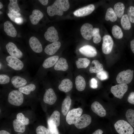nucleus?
<instances>
[{
    "mask_svg": "<svg viewBox=\"0 0 134 134\" xmlns=\"http://www.w3.org/2000/svg\"><path fill=\"white\" fill-rule=\"evenodd\" d=\"M126 117L130 124L134 128V110L128 109L126 112Z\"/></svg>",
    "mask_w": 134,
    "mask_h": 134,
    "instance_id": "nucleus-37",
    "label": "nucleus"
},
{
    "mask_svg": "<svg viewBox=\"0 0 134 134\" xmlns=\"http://www.w3.org/2000/svg\"><path fill=\"white\" fill-rule=\"evenodd\" d=\"M79 50L81 53L88 57H94L97 54L95 48L90 45H86L83 46L80 48Z\"/></svg>",
    "mask_w": 134,
    "mask_h": 134,
    "instance_id": "nucleus-14",
    "label": "nucleus"
},
{
    "mask_svg": "<svg viewBox=\"0 0 134 134\" xmlns=\"http://www.w3.org/2000/svg\"><path fill=\"white\" fill-rule=\"evenodd\" d=\"M2 11H0V14H2Z\"/></svg>",
    "mask_w": 134,
    "mask_h": 134,
    "instance_id": "nucleus-54",
    "label": "nucleus"
},
{
    "mask_svg": "<svg viewBox=\"0 0 134 134\" xmlns=\"http://www.w3.org/2000/svg\"><path fill=\"white\" fill-rule=\"evenodd\" d=\"M61 46L60 42L57 41L47 45L44 49V52L47 54L52 55L56 53Z\"/></svg>",
    "mask_w": 134,
    "mask_h": 134,
    "instance_id": "nucleus-18",
    "label": "nucleus"
},
{
    "mask_svg": "<svg viewBox=\"0 0 134 134\" xmlns=\"http://www.w3.org/2000/svg\"><path fill=\"white\" fill-rule=\"evenodd\" d=\"M90 86L92 88L95 89L97 88L98 85L97 80L95 78H92L90 81Z\"/></svg>",
    "mask_w": 134,
    "mask_h": 134,
    "instance_id": "nucleus-46",
    "label": "nucleus"
},
{
    "mask_svg": "<svg viewBox=\"0 0 134 134\" xmlns=\"http://www.w3.org/2000/svg\"><path fill=\"white\" fill-rule=\"evenodd\" d=\"M125 9L124 4L121 2L116 3L114 5V11L117 17L121 18L123 15Z\"/></svg>",
    "mask_w": 134,
    "mask_h": 134,
    "instance_id": "nucleus-28",
    "label": "nucleus"
},
{
    "mask_svg": "<svg viewBox=\"0 0 134 134\" xmlns=\"http://www.w3.org/2000/svg\"><path fill=\"white\" fill-rule=\"evenodd\" d=\"M20 134V133H19V134Z\"/></svg>",
    "mask_w": 134,
    "mask_h": 134,
    "instance_id": "nucleus-56",
    "label": "nucleus"
},
{
    "mask_svg": "<svg viewBox=\"0 0 134 134\" xmlns=\"http://www.w3.org/2000/svg\"><path fill=\"white\" fill-rule=\"evenodd\" d=\"M13 125L14 130L16 132L23 133L25 131V125L17 119L13 120Z\"/></svg>",
    "mask_w": 134,
    "mask_h": 134,
    "instance_id": "nucleus-29",
    "label": "nucleus"
},
{
    "mask_svg": "<svg viewBox=\"0 0 134 134\" xmlns=\"http://www.w3.org/2000/svg\"><path fill=\"white\" fill-rule=\"evenodd\" d=\"M58 56L56 55L49 57L44 61L42 66L44 68H49L53 66L59 60Z\"/></svg>",
    "mask_w": 134,
    "mask_h": 134,
    "instance_id": "nucleus-25",
    "label": "nucleus"
},
{
    "mask_svg": "<svg viewBox=\"0 0 134 134\" xmlns=\"http://www.w3.org/2000/svg\"><path fill=\"white\" fill-rule=\"evenodd\" d=\"M127 15L130 21L134 23V7L131 6L129 7L127 11Z\"/></svg>",
    "mask_w": 134,
    "mask_h": 134,
    "instance_id": "nucleus-41",
    "label": "nucleus"
},
{
    "mask_svg": "<svg viewBox=\"0 0 134 134\" xmlns=\"http://www.w3.org/2000/svg\"><path fill=\"white\" fill-rule=\"evenodd\" d=\"M3 7V5L1 2H0V9L2 8Z\"/></svg>",
    "mask_w": 134,
    "mask_h": 134,
    "instance_id": "nucleus-53",
    "label": "nucleus"
},
{
    "mask_svg": "<svg viewBox=\"0 0 134 134\" xmlns=\"http://www.w3.org/2000/svg\"><path fill=\"white\" fill-rule=\"evenodd\" d=\"M91 117L90 115L84 114L78 119L74 125L78 129H82L89 125L91 123Z\"/></svg>",
    "mask_w": 134,
    "mask_h": 134,
    "instance_id": "nucleus-9",
    "label": "nucleus"
},
{
    "mask_svg": "<svg viewBox=\"0 0 134 134\" xmlns=\"http://www.w3.org/2000/svg\"><path fill=\"white\" fill-rule=\"evenodd\" d=\"M23 19L20 17L16 18L15 20V22L19 25L22 24L23 23Z\"/></svg>",
    "mask_w": 134,
    "mask_h": 134,
    "instance_id": "nucleus-48",
    "label": "nucleus"
},
{
    "mask_svg": "<svg viewBox=\"0 0 134 134\" xmlns=\"http://www.w3.org/2000/svg\"><path fill=\"white\" fill-rule=\"evenodd\" d=\"M10 81V78L6 74H1L0 75V84H4L9 83Z\"/></svg>",
    "mask_w": 134,
    "mask_h": 134,
    "instance_id": "nucleus-45",
    "label": "nucleus"
},
{
    "mask_svg": "<svg viewBox=\"0 0 134 134\" xmlns=\"http://www.w3.org/2000/svg\"><path fill=\"white\" fill-rule=\"evenodd\" d=\"M115 129L119 134H133L134 130L130 124L122 120L117 121L114 125Z\"/></svg>",
    "mask_w": 134,
    "mask_h": 134,
    "instance_id": "nucleus-2",
    "label": "nucleus"
},
{
    "mask_svg": "<svg viewBox=\"0 0 134 134\" xmlns=\"http://www.w3.org/2000/svg\"><path fill=\"white\" fill-rule=\"evenodd\" d=\"M95 9L94 5L90 4L77 9L73 12V14L77 17H84L91 14Z\"/></svg>",
    "mask_w": 134,
    "mask_h": 134,
    "instance_id": "nucleus-10",
    "label": "nucleus"
},
{
    "mask_svg": "<svg viewBox=\"0 0 134 134\" xmlns=\"http://www.w3.org/2000/svg\"><path fill=\"white\" fill-rule=\"evenodd\" d=\"M0 134H10L9 133L6 131L1 130L0 131Z\"/></svg>",
    "mask_w": 134,
    "mask_h": 134,
    "instance_id": "nucleus-52",
    "label": "nucleus"
},
{
    "mask_svg": "<svg viewBox=\"0 0 134 134\" xmlns=\"http://www.w3.org/2000/svg\"><path fill=\"white\" fill-rule=\"evenodd\" d=\"M90 62V60L87 58H79L75 63L77 68L79 69L86 68Z\"/></svg>",
    "mask_w": 134,
    "mask_h": 134,
    "instance_id": "nucleus-34",
    "label": "nucleus"
},
{
    "mask_svg": "<svg viewBox=\"0 0 134 134\" xmlns=\"http://www.w3.org/2000/svg\"><path fill=\"white\" fill-rule=\"evenodd\" d=\"M73 84L69 79H64L62 80L58 86L59 89L65 93L70 91L73 87Z\"/></svg>",
    "mask_w": 134,
    "mask_h": 134,
    "instance_id": "nucleus-20",
    "label": "nucleus"
},
{
    "mask_svg": "<svg viewBox=\"0 0 134 134\" xmlns=\"http://www.w3.org/2000/svg\"><path fill=\"white\" fill-rule=\"evenodd\" d=\"M16 118L25 125H27L29 123V119L25 117L22 113H18L17 115Z\"/></svg>",
    "mask_w": 134,
    "mask_h": 134,
    "instance_id": "nucleus-40",
    "label": "nucleus"
},
{
    "mask_svg": "<svg viewBox=\"0 0 134 134\" xmlns=\"http://www.w3.org/2000/svg\"><path fill=\"white\" fill-rule=\"evenodd\" d=\"M121 23L122 28L125 30H129L131 28V24L126 14L123 15L122 17Z\"/></svg>",
    "mask_w": 134,
    "mask_h": 134,
    "instance_id": "nucleus-32",
    "label": "nucleus"
},
{
    "mask_svg": "<svg viewBox=\"0 0 134 134\" xmlns=\"http://www.w3.org/2000/svg\"><path fill=\"white\" fill-rule=\"evenodd\" d=\"M43 14L39 10L35 9L32 12V14L29 16V18L31 23L36 25L43 17Z\"/></svg>",
    "mask_w": 134,
    "mask_h": 134,
    "instance_id": "nucleus-21",
    "label": "nucleus"
},
{
    "mask_svg": "<svg viewBox=\"0 0 134 134\" xmlns=\"http://www.w3.org/2000/svg\"><path fill=\"white\" fill-rule=\"evenodd\" d=\"M96 76L100 80L102 81L107 79L108 78L107 73L103 70L97 73Z\"/></svg>",
    "mask_w": 134,
    "mask_h": 134,
    "instance_id": "nucleus-44",
    "label": "nucleus"
},
{
    "mask_svg": "<svg viewBox=\"0 0 134 134\" xmlns=\"http://www.w3.org/2000/svg\"><path fill=\"white\" fill-rule=\"evenodd\" d=\"M92 37L93 38V40L94 43L97 44L100 42L101 38L100 34V30L99 28H93Z\"/></svg>",
    "mask_w": 134,
    "mask_h": 134,
    "instance_id": "nucleus-36",
    "label": "nucleus"
},
{
    "mask_svg": "<svg viewBox=\"0 0 134 134\" xmlns=\"http://www.w3.org/2000/svg\"><path fill=\"white\" fill-rule=\"evenodd\" d=\"M130 46L131 50L134 53V39L131 41Z\"/></svg>",
    "mask_w": 134,
    "mask_h": 134,
    "instance_id": "nucleus-50",
    "label": "nucleus"
},
{
    "mask_svg": "<svg viewBox=\"0 0 134 134\" xmlns=\"http://www.w3.org/2000/svg\"><path fill=\"white\" fill-rule=\"evenodd\" d=\"M71 102V98L69 96H67L63 102L61 111L64 115L65 116L67 113L70 105Z\"/></svg>",
    "mask_w": 134,
    "mask_h": 134,
    "instance_id": "nucleus-27",
    "label": "nucleus"
},
{
    "mask_svg": "<svg viewBox=\"0 0 134 134\" xmlns=\"http://www.w3.org/2000/svg\"><path fill=\"white\" fill-rule=\"evenodd\" d=\"M48 130L50 134H59L57 127L52 122L50 121L49 119L48 120Z\"/></svg>",
    "mask_w": 134,
    "mask_h": 134,
    "instance_id": "nucleus-39",
    "label": "nucleus"
},
{
    "mask_svg": "<svg viewBox=\"0 0 134 134\" xmlns=\"http://www.w3.org/2000/svg\"><path fill=\"white\" fill-rule=\"evenodd\" d=\"M30 46L35 52L39 53L42 52V48L41 44L38 39L34 36H32L29 41Z\"/></svg>",
    "mask_w": 134,
    "mask_h": 134,
    "instance_id": "nucleus-16",
    "label": "nucleus"
},
{
    "mask_svg": "<svg viewBox=\"0 0 134 134\" xmlns=\"http://www.w3.org/2000/svg\"><path fill=\"white\" fill-rule=\"evenodd\" d=\"M6 60L8 63L7 65L15 70H21L24 67V65L22 62L16 57L8 56L6 58Z\"/></svg>",
    "mask_w": 134,
    "mask_h": 134,
    "instance_id": "nucleus-8",
    "label": "nucleus"
},
{
    "mask_svg": "<svg viewBox=\"0 0 134 134\" xmlns=\"http://www.w3.org/2000/svg\"><path fill=\"white\" fill-rule=\"evenodd\" d=\"M93 29L92 25L89 23H85L82 26L80 32L81 35L84 39L88 40L91 39Z\"/></svg>",
    "mask_w": 134,
    "mask_h": 134,
    "instance_id": "nucleus-12",
    "label": "nucleus"
},
{
    "mask_svg": "<svg viewBox=\"0 0 134 134\" xmlns=\"http://www.w3.org/2000/svg\"><path fill=\"white\" fill-rule=\"evenodd\" d=\"M44 36L46 40L53 42L58 41L59 39L58 32L53 26L48 28L44 34Z\"/></svg>",
    "mask_w": 134,
    "mask_h": 134,
    "instance_id": "nucleus-13",
    "label": "nucleus"
},
{
    "mask_svg": "<svg viewBox=\"0 0 134 134\" xmlns=\"http://www.w3.org/2000/svg\"><path fill=\"white\" fill-rule=\"evenodd\" d=\"M7 15L10 19L14 22L15 18L20 17L21 15L19 13L13 11H9Z\"/></svg>",
    "mask_w": 134,
    "mask_h": 134,
    "instance_id": "nucleus-43",
    "label": "nucleus"
},
{
    "mask_svg": "<svg viewBox=\"0 0 134 134\" xmlns=\"http://www.w3.org/2000/svg\"><path fill=\"white\" fill-rule=\"evenodd\" d=\"M103 70V66L98 60H93L89 68L91 73H97Z\"/></svg>",
    "mask_w": 134,
    "mask_h": 134,
    "instance_id": "nucleus-24",
    "label": "nucleus"
},
{
    "mask_svg": "<svg viewBox=\"0 0 134 134\" xmlns=\"http://www.w3.org/2000/svg\"><path fill=\"white\" fill-rule=\"evenodd\" d=\"M38 1L42 4L44 5H47L48 1V0H39Z\"/></svg>",
    "mask_w": 134,
    "mask_h": 134,
    "instance_id": "nucleus-51",
    "label": "nucleus"
},
{
    "mask_svg": "<svg viewBox=\"0 0 134 134\" xmlns=\"http://www.w3.org/2000/svg\"><path fill=\"white\" fill-rule=\"evenodd\" d=\"M60 114L57 110L54 111L52 113L49 119L50 121L57 127L60 125Z\"/></svg>",
    "mask_w": 134,
    "mask_h": 134,
    "instance_id": "nucleus-31",
    "label": "nucleus"
},
{
    "mask_svg": "<svg viewBox=\"0 0 134 134\" xmlns=\"http://www.w3.org/2000/svg\"><path fill=\"white\" fill-rule=\"evenodd\" d=\"M134 71L128 69L119 72L116 78L117 82L120 84H128L132 81Z\"/></svg>",
    "mask_w": 134,
    "mask_h": 134,
    "instance_id": "nucleus-4",
    "label": "nucleus"
},
{
    "mask_svg": "<svg viewBox=\"0 0 134 134\" xmlns=\"http://www.w3.org/2000/svg\"><path fill=\"white\" fill-rule=\"evenodd\" d=\"M102 49L103 53L108 54L111 52L113 46V40L109 35H106L102 38Z\"/></svg>",
    "mask_w": 134,
    "mask_h": 134,
    "instance_id": "nucleus-7",
    "label": "nucleus"
},
{
    "mask_svg": "<svg viewBox=\"0 0 134 134\" xmlns=\"http://www.w3.org/2000/svg\"><path fill=\"white\" fill-rule=\"evenodd\" d=\"M127 100L130 103L134 104V92H131Z\"/></svg>",
    "mask_w": 134,
    "mask_h": 134,
    "instance_id": "nucleus-47",
    "label": "nucleus"
},
{
    "mask_svg": "<svg viewBox=\"0 0 134 134\" xmlns=\"http://www.w3.org/2000/svg\"><path fill=\"white\" fill-rule=\"evenodd\" d=\"M1 63H0V69H1Z\"/></svg>",
    "mask_w": 134,
    "mask_h": 134,
    "instance_id": "nucleus-55",
    "label": "nucleus"
},
{
    "mask_svg": "<svg viewBox=\"0 0 134 134\" xmlns=\"http://www.w3.org/2000/svg\"><path fill=\"white\" fill-rule=\"evenodd\" d=\"M92 111L100 117H103L106 115V112L102 106L98 102L96 101L92 103L91 105Z\"/></svg>",
    "mask_w": 134,
    "mask_h": 134,
    "instance_id": "nucleus-17",
    "label": "nucleus"
},
{
    "mask_svg": "<svg viewBox=\"0 0 134 134\" xmlns=\"http://www.w3.org/2000/svg\"><path fill=\"white\" fill-rule=\"evenodd\" d=\"M103 131L101 129H98L92 134H103Z\"/></svg>",
    "mask_w": 134,
    "mask_h": 134,
    "instance_id": "nucleus-49",
    "label": "nucleus"
},
{
    "mask_svg": "<svg viewBox=\"0 0 134 134\" xmlns=\"http://www.w3.org/2000/svg\"><path fill=\"white\" fill-rule=\"evenodd\" d=\"M8 100L10 104L16 106H20L23 102V96L19 91L14 90L9 94Z\"/></svg>",
    "mask_w": 134,
    "mask_h": 134,
    "instance_id": "nucleus-3",
    "label": "nucleus"
},
{
    "mask_svg": "<svg viewBox=\"0 0 134 134\" xmlns=\"http://www.w3.org/2000/svg\"><path fill=\"white\" fill-rule=\"evenodd\" d=\"M36 131L37 134H50L48 129L41 125L39 126L36 128Z\"/></svg>",
    "mask_w": 134,
    "mask_h": 134,
    "instance_id": "nucleus-42",
    "label": "nucleus"
},
{
    "mask_svg": "<svg viewBox=\"0 0 134 134\" xmlns=\"http://www.w3.org/2000/svg\"><path fill=\"white\" fill-rule=\"evenodd\" d=\"M36 88L35 85L33 84H30L19 88V91L26 95L29 94L31 92L34 91Z\"/></svg>",
    "mask_w": 134,
    "mask_h": 134,
    "instance_id": "nucleus-33",
    "label": "nucleus"
},
{
    "mask_svg": "<svg viewBox=\"0 0 134 134\" xmlns=\"http://www.w3.org/2000/svg\"><path fill=\"white\" fill-rule=\"evenodd\" d=\"M4 30L6 34L11 37H15L17 32L13 24L10 21H5L3 24Z\"/></svg>",
    "mask_w": 134,
    "mask_h": 134,
    "instance_id": "nucleus-19",
    "label": "nucleus"
},
{
    "mask_svg": "<svg viewBox=\"0 0 134 134\" xmlns=\"http://www.w3.org/2000/svg\"><path fill=\"white\" fill-rule=\"evenodd\" d=\"M68 67L66 59L61 57L58 60L55 65L54 69L56 70L66 71L68 69Z\"/></svg>",
    "mask_w": 134,
    "mask_h": 134,
    "instance_id": "nucleus-23",
    "label": "nucleus"
},
{
    "mask_svg": "<svg viewBox=\"0 0 134 134\" xmlns=\"http://www.w3.org/2000/svg\"><path fill=\"white\" fill-rule=\"evenodd\" d=\"M12 83L16 88H19L24 86L27 83L26 80L19 76H13L11 80Z\"/></svg>",
    "mask_w": 134,
    "mask_h": 134,
    "instance_id": "nucleus-22",
    "label": "nucleus"
},
{
    "mask_svg": "<svg viewBox=\"0 0 134 134\" xmlns=\"http://www.w3.org/2000/svg\"><path fill=\"white\" fill-rule=\"evenodd\" d=\"M82 112V109L80 107L70 110L67 113L66 118L67 123L70 125L74 124L81 116Z\"/></svg>",
    "mask_w": 134,
    "mask_h": 134,
    "instance_id": "nucleus-5",
    "label": "nucleus"
},
{
    "mask_svg": "<svg viewBox=\"0 0 134 134\" xmlns=\"http://www.w3.org/2000/svg\"><path fill=\"white\" fill-rule=\"evenodd\" d=\"M105 19L107 21L110 20L114 22L117 19V16L114 10L111 7L108 8L106 11Z\"/></svg>",
    "mask_w": 134,
    "mask_h": 134,
    "instance_id": "nucleus-30",
    "label": "nucleus"
},
{
    "mask_svg": "<svg viewBox=\"0 0 134 134\" xmlns=\"http://www.w3.org/2000/svg\"><path fill=\"white\" fill-rule=\"evenodd\" d=\"M10 2L9 3L8 8L10 11H15L18 12L20 10L17 3V0H9Z\"/></svg>",
    "mask_w": 134,
    "mask_h": 134,
    "instance_id": "nucleus-38",
    "label": "nucleus"
},
{
    "mask_svg": "<svg viewBox=\"0 0 134 134\" xmlns=\"http://www.w3.org/2000/svg\"><path fill=\"white\" fill-rule=\"evenodd\" d=\"M6 47L7 52L11 56L18 58H20L22 57V53L17 48L16 45L14 43L9 42L6 45Z\"/></svg>",
    "mask_w": 134,
    "mask_h": 134,
    "instance_id": "nucleus-11",
    "label": "nucleus"
},
{
    "mask_svg": "<svg viewBox=\"0 0 134 134\" xmlns=\"http://www.w3.org/2000/svg\"><path fill=\"white\" fill-rule=\"evenodd\" d=\"M128 88L127 84H120L112 86L110 91L115 97L121 99L127 91Z\"/></svg>",
    "mask_w": 134,
    "mask_h": 134,
    "instance_id": "nucleus-6",
    "label": "nucleus"
},
{
    "mask_svg": "<svg viewBox=\"0 0 134 134\" xmlns=\"http://www.w3.org/2000/svg\"><path fill=\"white\" fill-rule=\"evenodd\" d=\"M69 7L68 0H57L53 3L47 7V12L49 16H53L56 15L61 16L64 11H67Z\"/></svg>",
    "mask_w": 134,
    "mask_h": 134,
    "instance_id": "nucleus-1",
    "label": "nucleus"
},
{
    "mask_svg": "<svg viewBox=\"0 0 134 134\" xmlns=\"http://www.w3.org/2000/svg\"><path fill=\"white\" fill-rule=\"evenodd\" d=\"M112 33L115 38L120 39L123 36V33L121 28L117 25H114L112 28Z\"/></svg>",
    "mask_w": 134,
    "mask_h": 134,
    "instance_id": "nucleus-35",
    "label": "nucleus"
},
{
    "mask_svg": "<svg viewBox=\"0 0 134 134\" xmlns=\"http://www.w3.org/2000/svg\"><path fill=\"white\" fill-rule=\"evenodd\" d=\"M57 99V96L53 90L51 88L48 89L43 96V101L46 103L50 105L54 104Z\"/></svg>",
    "mask_w": 134,
    "mask_h": 134,
    "instance_id": "nucleus-15",
    "label": "nucleus"
},
{
    "mask_svg": "<svg viewBox=\"0 0 134 134\" xmlns=\"http://www.w3.org/2000/svg\"><path fill=\"white\" fill-rule=\"evenodd\" d=\"M75 84L76 89L79 91H82L85 88L86 86L85 81L83 77L80 75L76 77Z\"/></svg>",
    "mask_w": 134,
    "mask_h": 134,
    "instance_id": "nucleus-26",
    "label": "nucleus"
}]
</instances>
